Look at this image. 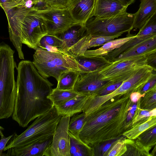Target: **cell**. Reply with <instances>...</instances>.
<instances>
[{"label":"cell","instance_id":"1","mask_svg":"<svg viewBox=\"0 0 156 156\" xmlns=\"http://www.w3.org/2000/svg\"><path fill=\"white\" fill-rule=\"evenodd\" d=\"M130 94L126 93L112 98L86 115L80 139L93 147L119 138L132 128L133 115L129 111L134 103L131 100Z\"/></svg>","mask_w":156,"mask_h":156},{"label":"cell","instance_id":"2","mask_svg":"<svg viewBox=\"0 0 156 156\" xmlns=\"http://www.w3.org/2000/svg\"><path fill=\"white\" fill-rule=\"evenodd\" d=\"M16 69V96L12 117L24 128L53 106L48 98L53 84L40 74L30 61H21Z\"/></svg>","mask_w":156,"mask_h":156},{"label":"cell","instance_id":"3","mask_svg":"<svg viewBox=\"0 0 156 156\" xmlns=\"http://www.w3.org/2000/svg\"><path fill=\"white\" fill-rule=\"evenodd\" d=\"M6 14L10 39L18 53L24 59L22 44L36 50L41 39L48 34L47 20L40 11L33 7H20Z\"/></svg>","mask_w":156,"mask_h":156},{"label":"cell","instance_id":"4","mask_svg":"<svg viewBox=\"0 0 156 156\" xmlns=\"http://www.w3.org/2000/svg\"><path fill=\"white\" fill-rule=\"evenodd\" d=\"M35 50L32 62L38 73L45 79L51 76L58 81L61 75L66 71L80 72L76 58L67 52H51L39 48Z\"/></svg>","mask_w":156,"mask_h":156},{"label":"cell","instance_id":"5","mask_svg":"<svg viewBox=\"0 0 156 156\" xmlns=\"http://www.w3.org/2000/svg\"><path fill=\"white\" fill-rule=\"evenodd\" d=\"M62 116L53 105L48 112L37 117L23 133L14 136L4 151L14 147L30 144L53 135Z\"/></svg>","mask_w":156,"mask_h":156},{"label":"cell","instance_id":"6","mask_svg":"<svg viewBox=\"0 0 156 156\" xmlns=\"http://www.w3.org/2000/svg\"><path fill=\"white\" fill-rule=\"evenodd\" d=\"M14 51L2 42L0 44V103L7 106L15 103L16 96V83L14 69L17 67Z\"/></svg>","mask_w":156,"mask_h":156},{"label":"cell","instance_id":"7","mask_svg":"<svg viewBox=\"0 0 156 156\" xmlns=\"http://www.w3.org/2000/svg\"><path fill=\"white\" fill-rule=\"evenodd\" d=\"M134 13L126 12L105 18L93 17L87 22L88 34L93 37L111 36L130 33L133 28Z\"/></svg>","mask_w":156,"mask_h":156},{"label":"cell","instance_id":"8","mask_svg":"<svg viewBox=\"0 0 156 156\" xmlns=\"http://www.w3.org/2000/svg\"><path fill=\"white\" fill-rule=\"evenodd\" d=\"M147 55L112 62L99 72L101 79L112 82H123L133 74L136 69L146 65Z\"/></svg>","mask_w":156,"mask_h":156},{"label":"cell","instance_id":"9","mask_svg":"<svg viewBox=\"0 0 156 156\" xmlns=\"http://www.w3.org/2000/svg\"><path fill=\"white\" fill-rule=\"evenodd\" d=\"M70 117H62L53 134L52 142L43 156H71L69 135Z\"/></svg>","mask_w":156,"mask_h":156},{"label":"cell","instance_id":"10","mask_svg":"<svg viewBox=\"0 0 156 156\" xmlns=\"http://www.w3.org/2000/svg\"><path fill=\"white\" fill-rule=\"evenodd\" d=\"M40 11L47 19L48 34L59 35L77 23L73 20L68 8L49 7Z\"/></svg>","mask_w":156,"mask_h":156},{"label":"cell","instance_id":"11","mask_svg":"<svg viewBox=\"0 0 156 156\" xmlns=\"http://www.w3.org/2000/svg\"><path fill=\"white\" fill-rule=\"evenodd\" d=\"M111 82L102 80L99 71L80 72L73 90L80 94L89 95Z\"/></svg>","mask_w":156,"mask_h":156},{"label":"cell","instance_id":"12","mask_svg":"<svg viewBox=\"0 0 156 156\" xmlns=\"http://www.w3.org/2000/svg\"><path fill=\"white\" fill-rule=\"evenodd\" d=\"M98 0H71L68 7L76 23L85 25L94 16Z\"/></svg>","mask_w":156,"mask_h":156},{"label":"cell","instance_id":"13","mask_svg":"<svg viewBox=\"0 0 156 156\" xmlns=\"http://www.w3.org/2000/svg\"><path fill=\"white\" fill-rule=\"evenodd\" d=\"M121 35L119 34L111 36L93 37L87 34L78 40L69 49L67 52L74 57L82 56L88 49L102 46Z\"/></svg>","mask_w":156,"mask_h":156},{"label":"cell","instance_id":"14","mask_svg":"<svg viewBox=\"0 0 156 156\" xmlns=\"http://www.w3.org/2000/svg\"><path fill=\"white\" fill-rule=\"evenodd\" d=\"M53 135L30 144L10 148L7 150L6 156H43L52 142Z\"/></svg>","mask_w":156,"mask_h":156},{"label":"cell","instance_id":"15","mask_svg":"<svg viewBox=\"0 0 156 156\" xmlns=\"http://www.w3.org/2000/svg\"><path fill=\"white\" fill-rule=\"evenodd\" d=\"M156 50V35L147 38L128 49L113 59L119 62L136 57L145 55Z\"/></svg>","mask_w":156,"mask_h":156},{"label":"cell","instance_id":"16","mask_svg":"<svg viewBox=\"0 0 156 156\" xmlns=\"http://www.w3.org/2000/svg\"><path fill=\"white\" fill-rule=\"evenodd\" d=\"M128 7L116 0H98L94 17H112L126 12Z\"/></svg>","mask_w":156,"mask_h":156},{"label":"cell","instance_id":"17","mask_svg":"<svg viewBox=\"0 0 156 156\" xmlns=\"http://www.w3.org/2000/svg\"><path fill=\"white\" fill-rule=\"evenodd\" d=\"M87 34L85 25L76 23L66 31L57 36L62 41V51L67 52L78 40Z\"/></svg>","mask_w":156,"mask_h":156},{"label":"cell","instance_id":"18","mask_svg":"<svg viewBox=\"0 0 156 156\" xmlns=\"http://www.w3.org/2000/svg\"><path fill=\"white\" fill-rule=\"evenodd\" d=\"M89 95L80 94L60 105L55 106L58 114L62 116L71 117L82 112L83 106Z\"/></svg>","mask_w":156,"mask_h":156},{"label":"cell","instance_id":"19","mask_svg":"<svg viewBox=\"0 0 156 156\" xmlns=\"http://www.w3.org/2000/svg\"><path fill=\"white\" fill-rule=\"evenodd\" d=\"M136 36V34L128 33L125 37L114 39L108 41L98 49L87 50L82 56L90 57L104 56L114 50L120 47Z\"/></svg>","mask_w":156,"mask_h":156},{"label":"cell","instance_id":"20","mask_svg":"<svg viewBox=\"0 0 156 156\" xmlns=\"http://www.w3.org/2000/svg\"><path fill=\"white\" fill-rule=\"evenodd\" d=\"M74 57L78 63L80 72L82 73L99 72L112 63L104 56L90 57L80 56Z\"/></svg>","mask_w":156,"mask_h":156},{"label":"cell","instance_id":"21","mask_svg":"<svg viewBox=\"0 0 156 156\" xmlns=\"http://www.w3.org/2000/svg\"><path fill=\"white\" fill-rule=\"evenodd\" d=\"M156 11V0H141L139 8L134 13L133 28L139 30Z\"/></svg>","mask_w":156,"mask_h":156},{"label":"cell","instance_id":"22","mask_svg":"<svg viewBox=\"0 0 156 156\" xmlns=\"http://www.w3.org/2000/svg\"><path fill=\"white\" fill-rule=\"evenodd\" d=\"M71 156H94L93 147L69 131Z\"/></svg>","mask_w":156,"mask_h":156},{"label":"cell","instance_id":"23","mask_svg":"<svg viewBox=\"0 0 156 156\" xmlns=\"http://www.w3.org/2000/svg\"><path fill=\"white\" fill-rule=\"evenodd\" d=\"M63 44L62 40L57 36L48 34L41 39L38 46L51 52H64L62 51Z\"/></svg>","mask_w":156,"mask_h":156},{"label":"cell","instance_id":"24","mask_svg":"<svg viewBox=\"0 0 156 156\" xmlns=\"http://www.w3.org/2000/svg\"><path fill=\"white\" fill-rule=\"evenodd\" d=\"M80 94L73 90H62L57 87L53 89L48 98L52 102L53 105L55 106L74 98Z\"/></svg>","mask_w":156,"mask_h":156},{"label":"cell","instance_id":"25","mask_svg":"<svg viewBox=\"0 0 156 156\" xmlns=\"http://www.w3.org/2000/svg\"><path fill=\"white\" fill-rule=\"evenodd\" d=\"M80 72L68 70L63 72L57 81L56 87L62 90H73Z\"/></svg>","mask_w":156,"mask_h":156},{"label":"cell","instance_id":"26","mask_svg":"<svg viewBox=\"0 0 156 156\" xmlns=\"http://www.w3.org/2000/svg\"><path fill=\"white\" fill-rule=\"evenodd\" d=\"M156 126V116L150 117L146 121L123 133L127 138L134 140L146 130Z\"/></svg>","mask_w":156,"mask_h":156},{"label":"cell","instance_id":"27","mask_svg":"<svg viewBox=\"0 0 156 156\" xmlns=\"http://www.w3.org/2000/svg\"><path fill=\"white\" fill-rule=\"evenodd\" d=\"M86 117V114L83 112L71 116L69 124V132L75 136L80 137V133L85 123Z\"/></svg>","mask_w":156,"mask_h":156},{"label":"cell","instance_id":"28","mask_svg":"<svg viewBox=\"0 0 156 156\" xmlns=\"http://www.w3.org/2000/svg\"><path fill=\"white\" fill-rule=\"evenodd\" d=\"M136 138L137 142L150 150L151 147L156 144V126L145 131Z\"/></svg>","mask_w":156,"mask_h":156},{"label":"cell","instance_id":"29","mask_svg":"<svg viewBox=\"0 0 156 156\" xmlns=\"http://www.w3.org/2000/svg\"><path fill=\"white\" fill-rule=\"evenodd\" d=\"M156 35V11L147 20L136 35L149 38Z\"/></svg>","mask_w":156,"mask_h":156},{"label":"cell","instance_id":"30","mask_svg":"<svg viewBox=\"0 0 156 156\" xmlns=\"http://www.w3.org/2000/svg\"><path fill=\"white\" fill-rule=\"evenodd\" d=\"M139 107L141 109L147 110L156 108V88L145 93L139 100Z\"/></svg>","mask_w":156,"mask_h":156},{"label":"cell","instance_id":"31","mask_svg":"<svg viewBox=\"0 0 156 156\" xmlns=\"http://www.w3.org/2000/svg\"><path fill=\"white\" fill-rule=\"evenodd\" d=\"M126 138L123 136L118 139L112 145L106 156H123L127 150L125 141Z\"/></svg>","mask_w":156,"mask_h":156},{"label":"cell","instance_id":"32","mask_svg":"<svg viewBox=\"0 0 156 156\" xmlns=\"http://www.w3.org/2000/svg\"><path fill=\"white\" fill-rule=\"evenodd\" d=\"M119 138L105 141L93 147L94 156H106L112 145Z\"/></svg>","mask_w":156,"mask_h":156},{"label":"cell","instance_id":"33","mask_svg":"<svg viewBox=\"0 0 156 156\" xmlns=\"http://www.w3.org/2000/svg\"><path fill=\"white\" fill-rule=\"evenodd\" d=\"M123 82H111L107 85L101 88L91 95L94 96H102L109 94L118 88Z\"/></svg>","mask_w":156,"mask_h":156},{"label":"cell","instance_id":"34","mask_svg":"<svg viewBox=\"0 0 156 156\" xmlns=\"http://www.w3.org/2000/svg\"><path fill=\"white\" fill-rule=\"evenodd\" d=\"M156 86V73H152L147 81L140 86L136 92L142 94L154 88Z\"/></svg>","mask_w":156,"mask_h":156},{"label":"cell","instance_id":"35","mask_svg":"<svg viewBox=\"0 0 156 156\" xmlns=\"http://www.w3.org/2000/svg\"><path fill=\"white\" fill-rule=\"evenodd\" d=\"M47 8L58 9L68 8L71 0H45Z\"/></svg>","mask_w":156,"mask_h":156},{"label":"cell","instance_id":"36","mask_svg":"<svg viewBox=\"0 0 156 156\" xmlns=\"http://www.w3.org/2000/svg\"><path fill=\"white\" fill-rule=\"evenodd\" d=\"M146 65L156 71V50L146 56Z\"/></svg>","mask_w":156,"mask_h":156},{"label":"cell","instance_id":"37","mask_svg":"<svg viewBox=\"0 0 156 156\" xmlns=\"http://www.w3.org/2000/svg\"><path fill=\"white\" fill-rule=\"evenodd\" d=\"M2 130H0V134L1 139L0 141V156H2L3 152L6 147V145L11 138L13 136V135H10L8 137H5L3 133Z\"/></svg>","mask_w":156,"mask_h":156},{"label":"cell","instance_id":"38","mask_svg":"<svg viewBox=\"0 0 156 156\" xmlns=\"http://www.w3.org/2000/svg\"><path fill=\"white\" fill-rule=\"evenodd\" d=\"M145 94H142L138 92H134L130 96L131 101L134 103H137L141 98L143 97Z\"/></svg>","mask_w":156,"mask_h":156},{"label":"cell","instance_id":"39","mask_svg":"<svg viewBox=\"0 0 156 156\" xmlns=\"http://www.w3.org/2000/svg\"><path fill=\"white\" fill-rule=\"evenodd\" d=\"M0 5L4 11H6L10 0H0Z\"/></svg>","mask_w":156,"mask_h":156},{"label":"cell","instance_id":"40","mask_svg":"<svg viewBox=\"0 0 156 156\" xmlns=\"http://www.w3.org/2000/svg\"><path fill=\"white\" fill-rule=\"evenodd\" d=\"M123 4L124 5L128 7L129 5L134 2L136 0H116Z\"/></svg>","mask_w":156,"mask_h":156},{"label":"cell","instance_id":"41","mask_svg":"<svg viewBox=\"0 0 156 156\" xmlns=\"http://www.w3.org/2000/svg\"><path fill=\"white\" fill-rule=\"evenodd\" d=\"M150 116H156V108L150 110Z\"/></svg>","mask_w":156,"mask_h":156},{"label":"cell","instance_id":"42","mask_svg":"<svg viewBox=\"0 0 156 156\" xmlns=\"http://www.w3.org/2000/svg\"><path fill=\"white\" fill-rule=\"evenodd\" d=\"M154 150L153 151L151 154H152V155H154V154L156 152V145L155 147L154 148Z\"/></svg>","mask_w":156,"mask_h":156},{"label":"cell","instance_id":"43","mask_svg":"<svg viewBox=\"0 0 156 156\" xmlns=\"http://www.w3.org/2000/svg\"><path fill=\"white\" fill-rule=\"evenodd\" d=\"M0 129L2 130H4V129L2 126H0Z\"/></svg>","mask_w":156,"mask_h":156},{"label":"cell","instance_id":"44","mask_svg":"<svg viewBox=\"0 0 156 156\" xmlns=\"http://www.w3.org/2000/svg\"><path fill=\"white\" fill-rule=\"evenodd\" d=\"M156 88V86H155V88Z\"/></svg>","mask_w":156,"mask_h":156}]
</instances>
